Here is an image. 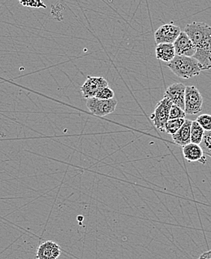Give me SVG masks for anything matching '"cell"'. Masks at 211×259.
<instances>
[{
	"label": "cell",
	"mask_w": 211,
	"mask_h": 259,
	"mask_svg": "<svg viewBox=\"0 0 211 259\" xmlns=\"http://www.w3.org/2000/svg\"><path fill=\"white\" fill-rule=\"evenodd\" d=\"M198 259H211L210 258V250L204 252Z\"/></svg>",
	"instance_id": "obj_22"
},
{
	"label": "cell",
	"mask_w": 211,
	"mask_h": 259,
	"mask_svg": "<svg viewBox=\"0 0 211 259\" xmlns=\"http://www.w3.org/2000/svg\"><path fill=\"white\" fill-rule=\"evenodd\" d=\"M186 87L181 82L172 84L167 88L164 96L167 97L173 104L184 110Z\"/></svg>",
	"instance_id": "obj_10"
},
{
	"label": "cell",
	"mask_w": 211,
	"mask_h": 259,
	"mask_svg": "<svg viewBox=\"0 0 211 259\" xmlns=\"http://www.w3.org/2000/svg\"><path fill=\"white\" fill-rule=\"evenodd\" d=\"M76 219H77L78 222L82 223V221H83L84 218L82 215H79V216H77V218H76Z\"/></svg>",
	"instance_id": "obj_23"
},
{
	"label": "cell",
	"mask_w": 211,
	"mask_h": 259,
	"mask_svg": "<svg viewBox=\"0 0 211 259\" xmlns=\"http://www.w3.org/2000/svg\"><path fill=\"white\" fill-rule=\"evenodd\" d=\"M181 32L179 26H176L173 23L162 25L154 34L156 43L157 45L173 44Z\"/></svg>",
	"instance_id": "obj_7"
},
{
	"label": "cell",
	"mask_w": 211,
	"mask_h": 259,
	"mask_svg": "<svg viewBox=\"0 0 211 259\" xmlns=\"http://www.w3.org/2000/svg\"><path fill=\"white\" fill-rule=\"evenodd\" d=\"M61 253L62 249L58 243L52 241H47L39 245L36 252V258L58 259Z\"/></svg>",
	"instance_id": "obj_9"
},
{
	"label": "cell",
	"mask_w": 211,
	"mask_h": 259,
	"mask_svg": "<svg viewBox=\"0 0 211 259\" xmlns=\"http://www.w3.org/2000/svg\"><path fill=\"white\" fill-rule=\"evenodd\" d=\"M192 121L185 119L181 128L173 135V141L180 146H184L191 143L190 142V129H191Z\"/></svg>",
	"instance_id": "obj_12"
},
{
	"label": "cell",
	"mask_w": 211,
	"mask_h": 259,
	"mask_svg": "<svg viewBox=\"0 0 211 259\" xmlns=\"http://www.w3.org/2000/svg\"><path fill=\"white\" fill-rule=\"evenodd\" d=\"M186 112H184V110L180 108L178 106L172 105L171 108H170V115H168V119H177V118H185Z\"/></svg>",
	"instance_id": "obj_19"
},
{
	"label": "cell",
	"mask_w": 211,
	"mask_h": 259,
	"mask_svg": "<svg viewBox=\"0 0 211 259\" xmlns=\"http://www.w3.org/2000/svg\"><path fill=\"white\" fill-rule=\"evenodd\" d=\"M183 154L184 158L189 162H199L202 164L207 163V157L203 153L199 146L194 143H189L183 146Z\"/></svg>",
	"instance_id": "obj_11"
},
{
	"label": "cell",
	"mask_w": 211,
	"mask_h": 259,
	"mask_svg": "<svg viewBox=\"0 0 211 259\" xmlns=\"http://www.w3.org/2000/svg\"><path fill=\"white\" fill-rule=\"evenodd\" d=\"M114 96H115V93H114L113 90L108 85V87L101 89V90L97 93V95H95V98L101 100H109L114 98Z\"/></svg>",
	"instance_id": "obj_18"
},
{
	"label": "cell",
	"mask_w": 211,
	"mask_h": 259,
	"mask_svg": "<svg viewBox=\"0 0 211 259\" xmlns=\"http://www.w3.org/2000/svg\"><path fill=\"white\" fill-rule=\"evenodd\" d=\"M173 103L167 97L164 96L163 98L156 106L155 110L151 114L150 118L152 121L156 128L161 132L164 131V126L168 120L170 108Z\"/></svg>",
	"instance_id": "obj_5"
},
{
	"label": "cell",
	"mask_w": 211,
	"mask_h": 259,
	"mask_svg": "<svg viewBox=\"0 0 211 259\" xmlns=\"http://www.w3.org/2000/svg\"><path fill=\"white\" fill-rule=\"evenodd\" d=\"M203 98L198 89L193 85L186 87L184 112L188 115H197L202 110Z\"/></svg>",
	"instance_id": "obj_3"
},
{
	"label": "cell",
	"mask_w": 211,
	"mask_h": 259,
	"mask_svg": "<svg viewBox=\"0 0 211 259\" xmlns=\"http://www.w3.org/2000/svg\"><path fill=\"white\" fill-rule=\"evenodd\" d=\"M199 147L202 150L203 153L204 155L211 156V131H205L203 135L202 139H201V142L198 144Z\"/></svg>",
	"instance_id": "obj_17"
},
{
	"label": "cell",
	"mask_w": 211,
	"mask_h": 259,
	"mask_svg": "<svg viewBox=\"0 0 211 259\" xmlns=\"http://www.w3.org/2000/svg\"><path fill=\"white\" fill-rule=\"evenodd\" d=\"M109 82L102 76H87L83 85L80 87L82 97L86 99L95 98L97 93L104 87H108Z\"/></svg>",
	"instance_id": "obj_6"
},
{
	"label": "cell",
	"mask_w": 211,
	"mask_h": 259,
	"mask_svg": "<svg viewBox=\"0 0 211 259\" xmlns=\"http://www.w3.org/2000/svg\"><path fill=\"white\" fill-rule=\"evenodd\" d=\"M20 4L25 7L35 8V9H46V5L42 0H19Z\"/></svg>",
	"instance_id": "obj_21"
},
{
	"label": "cell",
	"mask_w": 211,
	"mask_h": 259,
	"mask_svg": "<svg viewBox=\"0 0 211 259\" xmlns=\"http://www.w3.org/2000/svg\"><path fill=\"white\" fill-rule=\"evenodd\" d=\"M155 54L157 59L166 63L171 62L176 55L173 44L157 45L156 47Z\"/></svg>",
	"instance_id": "obj_13"
},
{
	"label": "cell",
	"mask_w": 211,
	"mask_h": 259,
	"mask_svg": "<svg viewBox=\"0 0 211 259\" xmlns=\"http://www.w3.org/2000/svg\"><path fill=\"white\" fill-rule=\"evenodd\" d=\"M87 107L89 111L94 115L99 117H104L115 111L118 101L117 100H101L97 98L87 99Z\"/></svg>",
	"instance_id": "obj_4"
},
{
	"label": "cell",
	"mask_w": 211,
	"mask_h": 259,
	"mask_svg": "<svg viewBox=\"0 0 211 259\" xmlns=\"http://www.w3.org/2000/svg\"><path fill=\"white\" fill-rule=\"evenodd\" d=\"M184 32L193 41L195 48L210 47L211 27L207 23L193 22L186 26Z\"/></svg>",
	"instance_id": "obj_2"
},
{
	"label": "cell",
	"mask_w": 211,
	"mask_h": 259,
	"mask_svg": "<svg viewBox=\"0 0 211 259\" xmlns=\"http://www.w3.org/2000/svg\"><path fill=\"white\" fill-rule=\"evenodd\" d=\"M173 46L178 56L193 57L196 50L193 41L184 32H181L173 43Z\"/></svg>",
	"instance_id": "obj_8"
},
{
	"label": "cell",
	"mask_w": 211,
	"mask_h": 259,
	"mask_svg": "<svg viewBox=\"0 0 211 259\" xmlns=\"http://www.w3.org/2000/svg\"><path fill=\"white\" fill-rule=\"evenodd\" d=\"M197 122L204 131L211 130V116L208 114H202L197 118Z\"/></svg>",
	"instance_id": "obj_20"
},
{
	"label": "cell",
	"mask_w": 211,
	"mask_h": 259,
	"mask_svg": "<svg viewBox=\"0 0 211 259\" xmlns=\"http://www.w3.org/2000/svg\"><path fill=\"white\" fill-rule=\"evenodd\" d=\"M204 130L199 125L196 121H192L190 129V142L194 144L198 145L204 135Z\"/></svg>",
	"instance_id": "obj_15"
},
{
	"label": "cell",
	"mask_w": 211,
	"mask_h": 259,
	"mask_svg": "<svg viewBox=\"0 0 211 259\" xmlns=\"http://www.w3.org/2000/svg\"><path fill=\"white\" fill-rule=\"evenodd\" d=\"M194 59L198 61L201 65L203 71H209L211 68V51L210 47L207 48H196L195 54L193 56Z\"/></svg>",
	"instance_id": "obj_14"
},
{
	"label": "cell",
	"mask_w": 211,
	"mask_h": 259,
	"mask_svg": "<svg viewBox=\"0 0 211 259\" xmlns=\"http://www.w3.org/2000/svg\"><path fill=\"white\" fill-rule=\"evenodd\" d=\"M167 67L178 77L190 79L198 76L203 71L201 65L193 57L176 55Z\"/></svg>",
	"instance_id": "obj_1"
},
{
	"label": "cell",
	"mask_w": 211,
	"mask_h": 259,
	"mask_svg": "<svg viewBox=\"0 0 211 259\" xmlns=\"http://www.w3.org/2000/svg\"><path fill=\"white\" fill-rule=\"evenodd\" d=\"M185 121V118H177V119H168L164 126V131L170 135L173 136L177 131L181 128Z\"/></svg>",
	"instance_id": "obj_16"
}]
</instances>
